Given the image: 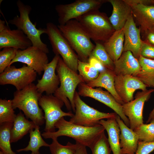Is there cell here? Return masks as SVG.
Listing matches in <instances>:
<instances>
[{"instance_id":"cell-1","label":"cell","mask_w":154,"mask_h":154,"mask_svg":"<svg viewBox=\"0 0 154 154\" xmlns=\"http://www.w3.org/2000/svg\"><path fill=\"white\" fill-rule=\"evenodd\" d=\"M58 130L54 132H43L42 136L45 139L57 138L64 136L72 138L76 142L90 148L105 129L100 124L92 127H88L74 124L66 120L64 117L55 124Z\"/></svg>"},{"instance_id":"cell-2","label":"cell","mask_w":154,"mask_h":154,"mask_svg":"<svg viewBox=\"0 0 154 154\" xmlns=\"http://www.w3.org/2000/svg\"><path fill=\"white\" fill-rule=\"evenodd\" d=\"M36 85L31 83L21 90H17L12 100L14 109L22 110L28 118L37 125H42L45 122L42 110L39 106L38 100L42 96Z\"/></svg>"},{"instance_id":"cell-3","label":"cell","mask_w":154,"mask_h":154,"mask_svg":"<svg viewBox=\"0 0 154 154\" xmlns=\"http://www.w3.org/2000/svg\"><path fill=\"white\" fill-rule=\"evenodd\" d=\"M60 80V85L54 95L63 102L67 110L75 111L74 96L77 86L85 83L82 77L70 68L62 58L60 57L56 70Z\"/></svg>"},{"instance_id":"cell-4","label":"cell","mask_w":154,"mask_h":154,"mask_svg":"<svg viewBox=\"0 0 154 154\" xmlns=\"http://www.w3.org/2000/svg\"><path fill=\"white\" fill-rule=\"evenodd\" d=\"M57 26L76 53L80 61L88 62L95 47L91 39L76 19L70 20L64 25Z\"/></svg>"},{"instance_id":"cell-5","label":"cell","mask_w":154,"mask_h":154,"mask_svg":"<svg viewBox=\"0 0 154 154\" xmlns=\"http://www.w3.org/2000/svg\"><path fill=\"white\" fill-rule=\"evenodd\" d=\"M76 20L94 42L104 43L115 31L107 14L99 10L90 11Z\"/></svg>"},{"instance_id":"cell-6","label":"cell","mask_w":154,"mask_h":154,"mask_svg":"<svg viewBox=\"0 0 154 154\" xmlns=\"http://www.w3.org/2000/svg\"><path fill=\"white\" fill-rule=\"evenodd\" d=\"M19 15H17L8 21L9 24L15 25L17 29L22 31L32 42V46L36 47L48 53L47 45L42 41L41 35L46 33V28L36 27V23L33 24L30 19L29 14L32 10L31 6L25 5L20 0L16 3Z\"/></svg>"},{"instance_id":"cell-7","label":"cell","mask_w":154,"mask_h":154,"mask_svg":"<svg viewBox=\"0 0 154 154\" xmlns=\"http://www.w3.org/2000/svg\"><path fill=\"white\" fill-rule=\"evenodd\" d=\"M46 34L55 54L60 55L66 64L78 73V56L57 26L51 22H49L46 24Z\"/></svg>"},{"instance_id":"cell-8","label":"cell","mask_w":154,"mask_h":154,"mask_svg":"<svg viewBox=\"0 0 154 154\" xmlns=\"http://www.w3.org/2000/svg\"><path fill=\"white\" fill-rule=\"evenodd\" d=\"M74 102L75 114L69 121L75 124L88 127H93L100 124L99 122L101 119L115 117L117 115L115 112H102L90 106L82 100L76 91L74 96Z\"/></svg>"},{"instance_id":"cell-9","label":"cell","mask_w":154,"mask_h":154,"mask_svg":"<svg viewBox=\"0 0 154 154\" xmlns=\"http://www.w3.org/2000/svg\"><path fill=\"white\" fill-rule=\"evenodd\" d=\"M107 0H76L65 4L57 5L55 9L58 18L59 25H64L68 21L76 19L86 13L99 10Z\"/></svg>"},{"instance_id":"cell-10","label":"cell","mask_w":154,"mask_h":154,"mask_svg":"<svg viewBox=\"0 0 154 154\" xmlns=\"http://www.w3.org/2000/svg\"><path fill=\"white\" fill-rule=\"evenodd\" d=\"M38 104L44 112V132L55 131V125L59 120L66 116L71 117L74 115L71 112L63 111L61 108L64 102L52 94L42 95L39 100Z\"/></svg>"},{"instance_id":"cell-11","label":"cell","mask_w":154,"mask_h":154,"mask_svg":"<svg viewBox=\"0 0 154 154\" xmlns=\"http://www.w3.org/2000/svg\"><path fill=\"white\" fill-rule=\"evenodd\" d=\"M37 73L27 66L23 65L20 68L15 66L7 67L0 74V84H11L17 90L23 89L32 83L36 78Z\"/></svg>"},{"instance_id":"cell-12","label":"cell","mask_w":154,"mask_h":154,"mask_svg":"<svg viewBox=\"0 0 154 154\" xmlns=\"http://www.w3.org/2000/svg\"><path fill=\"white\" fill-rule=\"evenodd\" d=\"M154 89L138 92L135 99L122 105L123 114L128 119L129 127L133 130L143 123V112L144 103L150 97Z\"/></svg>"},{"instance_id":"cell-13","label":"cell","mask_w":154,"mask_h":154,"mask_svg":"<svg viewBox=\"0 0 154 154\" xmlns=\"http://www.w3.org/2000/svg\"><path fill=\"white\" fill-rule=\"evenodd\" d=\"M78 86V92L80 96L92 98L110 107L129 127V121L123 112L122 105L117 102L108 91H104L100 88H94L91 87L87 86L85 83H81Z\"/></svg>"},{"instance_id":"cell-14","label":"cell","mask_w":154,"mask_h":154,"mask_svg":"<svg viewBox=\"0 0 154 154\" xmlns=\"http://www.w3.org/2000/svg\"><path fill=\"white\" fill-rule=\"evenodd\" d=\"M47 54L40 48L33 46L24 50H18L15 56L9 66L14 63L20 62L26 64L40 75L48 63Z\"/></svg>"},{"instance_id":"cell-15","label":"cell","mask_w":154,"mask_h":154,"mask_svg":"<svg viewBox=\"0 0 154 154\" xmlns=\"http://www.w3.org/2000/svg\"><path fill=\"white\" fill-rule=\"evenodd\" d=\"M32 46L31 41L21 30H11L0 19V49L11 47L23 50Z\"/></svg>"},{"instance_id":"cell-16","label":"cell","mask_w":154,"mask_h":154,"mask_svg":"<svg viewBox=\"0 0 154 154\" xmlns=\"http://www.w3.org/2000/svg\"><path fill=\"white\" fill-rule=\"evenodd\" d=\"M114 79L116 91L124 103L133 100V94L136 90L147 89L145 84L132 75H115Z\"/></svg>"},{"instance_id":"cell-17","label":"cell","mask_w":154,"mask_h":154,"mask_svg":"<svg viewBox=\"0 0 154 154\" xmlns=\"http://www.w3.org/2000/svg\"><path fill=\"white\" fill-rule=\"evenodd\" d=\"M60 56L55 54L52 60L45 66L42 78L38 80L36 85L38 91L46 95L54 94L60 84L59 77L55 71Z\"/></svg>"},{"instance_id":"cell-18","label":"cell","mask_w":154,"mask_h":154,"mask_svg":"<svg viewBox=\"0 0 154 154\" xmlns=\"http://www.w3.org/2000/svg\"><path fill=\"white\" fill-rule=\"evenodd\" d=\"M124 35L123 52L130 51L138 59L140 56L142 40L140 27L137 28L131 14L123 28Z\"/></svg>"},{"instance_id":"cell-19","label":"cell","mask_w":154,"mask_h":154,"mask_svg":"<svg viewBox=\"0 0 154 154\" xmlns=\"http://www.w3.org/2000/svg\"><path fill=\"white\" fill-rule=\"evenodd\" d=\"M134 19L139 26L141 36L154 31V5L136 4L130 6Z\"/></svg>"},{"instance_id":"cell-20","label":"cell","mask_w":154,"mask_h":154,"mask_svg":"<svg viewBox=\"0 0 154 154\" xmlns=\"http://www.w3.org/2000/svg\"><path fill=\"white\" fill-rule=\"evenodd\" d=\"M116 119L120 131V154H135L139 141L138 135L124 123L118 115L116 117Z\"/></svg>"},{"instance_id":"cell-21","label":"cell","mask_w":154,"mask_h":154,"mask_svg":"<svg viewBox=\"0 0 154 154\" xmlns=\"http://www.w3.org/2000/svg\"><path fill=\"white\" fill-rule=\"evenodd\" d=\"M113 7L110 21L115 31L121 29L124 26L129 17L132 14L131 7L124 0H107Z\"/></svg>"},{"instance_id":"cell-22","label":"cell","mask_w":154,"mask_h":154,"mask_svg":"<svg viewBox=\"0 0 154 154\" xmlns=\"http://www.w3.org/2000/svg\"><path fill=\"white\" fill-rule=\"evenodd\" d=\"M114 72L116 75H130L134 76L141 70L138 59L130 51L123 52L114 62Z\"/></svg>"},{"instance_id":"cell-23","label":"cell","mask_w":154,"mask_h":154,"mask_svg":"<svg viewBox=\"0 0 154 154\" xmlns=\"http://www.w3.org/2000/svg\"><path fill=\"white\" fill-rule=\"evenodd\" d=\"M115 75L113 71L106 69L100 72L96 79L86 84L92 88L100 87L105 88L114 97L117 102L122 105L124 103L117 93L115 88Z\"/></svg>"},{"instance_id":"cell-24","label":"cell","mask_w":154,"mask_h":154,"mask_svg":"<svg viewBox=\"0 0 154 154\" xmlns=\"http://www.w3.org/2000/svg\"><path fill=\"white\" fill-rule=\"evenodd\" d=\"M116 117L109 118L106 120L101 119L99 124L104 127L107 132L108 141L113 154H120V131Z\"/></svg>"},{"instance_id":"cell-25","label":"cell","mask_w":154,"mask_h":154,"mask_svg":"<svg viewBox=\"0 0 154 154\" xmlns=\"http://www.w3.org/2000/svg\"><path fill=\"white\" fill-rule=\"evenodd\" d=\"M124 41L123 28L115 31L110 38L103 43L106 50L114 62L118 59L123 52Z\"/></svg>"},{"instance_id":"cell-26","label":"cell","mask_w":154,"mask_h":154,"mask_svg":"<svg viewBox=\"0 0 154 154\" xmlns=\"http://www.w3.org/2000/svg\"><path fill=\"white\" fill-rule=\"evenodd\" d=\"M37 125L33 121L26 118L20 112L16 115L11 131V143L16 142L22 138Z\"/></svg>"},{"instance_id":"cell-27","label":"cell","mask_w":154,"mask_h":154,"mask_svg":"<svg viewBox=\"0 0 154 154\" xmlns=\"http://www.w3.org/2000/svg\"><path fill=\"white\" fill-rule=\"evenodd\" d=\"M140 71L133 76L142 82L147 87H154V60L140 56L138 59Z\"/></svg>"},{"instance_id":"cell-28","label":"cell","mask_w":154,"mask_h":154,"mask_svg":"<svg viewBox=\"0 0 154 154\" xmlns=\"http://www.w3.org/2000/svg\"><path fill=\"white\" fill-rule=\"evenodd\" d=\"M39 129V126L37 125L34 130L32 129L30 131V139L28 145L25 148L17 150V152L31 151L36 153L39 152V149L42 147H49V144L43 139Z\"/></svg>"},{"instance_id":"cell-29","label":"cell","mask_w":154,"mask_h":154,"mask_svg":"<svg viewBox=\"0 0 154 154\" xmlns=\"http://www.w3.org/2000/svg\"><path fill=\"white\" fill-rule=\"evenodd\" d=\"M13 122L0 124V149L5 154H16L11 149V131Z\"/></svg>"},{"instance_id":"cell-30","label":"cell","mask_w":154,"mask_h":154,"mask_svg":"<svg viewBox=\"0 0 154 154\" xmlns=\"http://www.w3.org/2000/svg\"><path fill=\"white\" fill-rule=\"evenodd\" d=\"M95 42V47L90 55L96 58L106 69L114 72V62L106 50L103 43L98 42Z\"/></svg>"},{"instance_id":"cell-31","label":"cell","mask_w":154,"mask_h":154,"mask_svg":"<svg viewBox=\"0 0 154 154\" xmlns=\"http://www.w3.org/2000/svg\"><path fill=\"white\" fill-rule=\"evenodd\" d=\"M78 71L85 83L87 84L96 79L100 72L88 62L78 60Z\"/></svg>"},{"instance_id":"cell-32","label":"cell","mask_w":154,"mask_h":154,"mask_svg":"<svg viewBox=\"0 0 154 154\" xmlns=\"http://www.w3.org/2000/svg\"><path fill=\"white\" fill-rule=\"evenodd\" d=\"M12 105V100L0 99V124L13 122L16 116Z\"/></svg>"},{"instance_id":"cell-33","label":"cell","mask_w":154,"mask_h":154,"mask_svg":"<svg viewBox=\"0 0 154 154\" xmlns=\"http://www.w3.org/2000/svg\"><path fill=\"white\" fill-rule=\"evenodd\" d=\"M133 130L138 135L139 141H154V121L143 123Z\"/></svg>"},{"instance_id":"cell-34","label":"cell","mask_w":154,"mask_h":154,"mask_svg":"<svg viewBox=\"0 0 154 154\" xmlns=\"http://www.w3.org/2000/svg\"><path fill=\"white\" fill-rule=\"evenodd\" d=\"M90 149L92 154H110L112 150L104 132L100 135Z\"/></svg>"},{"instance_id":"cell-35","label":"cell","mask_w":154,"mask_h":154,"mask_svg":"<svg viewBox=\"0 0 154 154\" xmlns=\"http://www.w3.org/2000/svg\"><path fill=\"white\" fill-rule=\"evenodd\" d=\"M52 139V142L49 147L51 154H72L75 149L76 143L74 144L68 142L66 145H64L59 143L57 138Z\"/></svg>"},{"instance_id":"cell-36","label":"cell","mask_w":154,"mask_h":154,"mask_svg":"<svg viewBox=\"0 0 154 154\" xmlns=\"http://www.w3.org/2000/svg\"><path fill=\"white\" fill-rule=\"evenodd\" d=\"M18 49L5 47L0 51V73L3 72L14 58Z\"/></svg>"},{"instance_id":"cell-37","label":"cell","mask_w":154,"mask_h":154,"mask_svg":"<svg viewBox=\"0 0 154 154\" xmlns=\"http://www.w3.org/2000/svg\"><path fill=\"white\" fill-rule=\"evenodd\" d=\"M140 56L146 58L154 60V46L142 40Z\"/></svg>"},{"instance_id":"cell-38","label":"cell","mask_w":154,"mask_h":154,"mask_svg":"<svg viewBox=\"0 0 154 154\" xmlns=\"http://www.w3.org/2000/svg\"><path fill=\"white\" fill-rule=\"evenodd\" d=\"M154 150V141H139L137 148L135 154H149Z\"/></svg>"},{"instance_id":"cell-39","label":"cell","mask_w":154,"mask_h":154,"mask_svg":"<svg viewBox=\"0 0 154 154\" xmlns=\"http://www.w3.org/2000/svg\"><path fill=\"white\" fill-rule=\"evenodd\" d=\"M88 62L99 71L100 72L106 69L96 58L90 55Z\"/></svg>"},{"instance_id":"cell-40","label":"cell","mask_w":154,"mask_h":154,"mask_svg":"<svg viewBox=\"0 0 154 154\" xmlns=\"http://www.w3.org/2000/svg\"><path fill=\"white\" fill-rule=\"evenodd\" d=\"M141 36L142 40L154 46V31L149 32Z\"/></svg>"},{"instance_id":"cell-41","label":"cell","mask_w":154,"mask_h":154,"mask_svg":"<svg viewBox=\"0 0 154 154\" xmlns=\"http://www.w3.org/2000/svg\"><path fill=\"white\" fill-rule=\"evenodd\" d=\"M76 147L72 154H88L86 146L77 142H76Z\"/></svg>"},{"instance_id":"cell-42","label":"cell","mask_w":154,"mask_h":154,"mask_svg":"<svg viewBox=\"0 0 154 154\" xmlns=\"http://www.w3.org/2000/svg\"><path fill=\"white\" fill-rule=\"evenodd\" d=\"M130 6L136 4H152L151 0H124Z\"/></svg>"},{"instance_id":"cell-43","label":"cell","mask_w":154,"mask_h":154,"mask_svg":"<svg viewBox=\"0 0 154 154\" xmlns=\"http://www.w3.org/2000/svg\"><path fill=\"white\" fill-rule=\"evenodd\" d=\"M153 121H154V107L149 114L146 123H148Z\"/></svg>"},{"instance_id":"cell-44","label":"cell","mask_w":154,"mask_h":154,"mask_svg":"<svg viewBox=\"0 0 154 154\" xmlns=\"http://www.w3.org/2000/svg\"><path fill=\"white\" fill-rule=\"evenodd\" d=\"M31 154H40V153L39 152L36 153H33L32 152L31 153Z\"/></svg>"},{"instance_id":"cell-45","label":"cell","mask_w":154,"mask_h":154,"mask_svg":"<svg viewBox=\"0 0 154 154\" xmlns=\"http://www.w3.org/2000/svg\"><path fill=\"white\" fill-rule=\"evenodd\" d=\"M152 4L154 5V0H151Z\"/></svg>"},{"instance_id":"cell-46","label":"cell","mask_w":154,"mask_h":154,"mask_svg":"<svg viewBox=\"0 0 154 154\" xmlns=\"http://www.w3.org/2000/svg\"><path fill=\"white\" fill-rule=\"evenodd\" d=\"M0 154H5L3 152L1 151H0Z\"/></svg>"}]
</instances>
